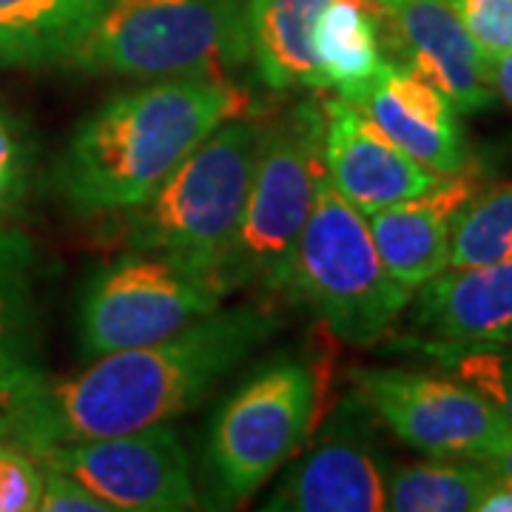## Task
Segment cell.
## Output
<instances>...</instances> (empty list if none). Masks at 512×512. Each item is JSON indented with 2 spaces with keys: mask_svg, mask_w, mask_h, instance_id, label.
Listing matches in <instances>:
<instances>
[{
  "mask_svg": "<svg viewBox=\"0 0 512 512\" xmlns=\"http://www.w3.org/2000/svg\"><path fill=\"white\" fill-rule=\"evenodd\" d=\"M268 302L220 308L177 336L111 350L69 376H35L3 399L0 433L32 450L168 424L279 330Z\"/></svg>",
  "mask_w": 512,
  "mask_h": 512,
  "instance_id": "cell-1",
  "label": "cell"
},
{
  "mask_svg": "<svg viewBox=\"0 0 512 512\" xmlns=\"http://www.w3.org/2000/svg\"><path fill=\"white\" fill-rule=\"evenodd\" d=\"M254 106L234 77H163L111 94L72 131L57 160V191L83 220L128 211L214 128Z\"/></svg>",
  "mask_w": 512,
  "mask_h": 512,
  "instance_id": "cell-2",
  "label": "cell"
},
{
  "mask_svg": "<svg viewBox=\"0 0 512 512\" xmlns=\"http://www.w3.org/2000/svg\"><path fill=\"white\" fill-rule=\"evenodd\" d=\"M262 143V117L217 126L140 205L100 217V239L117 251L174 256L220 279ZM222 282V279H220Z\"/></svg>",
  "mask_w": 512,
  "mask_h": 512,
  "instance_id": "cell-3",
  "label": "cell"
},
{
  "mask_svg": "<svg viewBox=\"0 0 512 512\" xmlns=\"http://www.w3.org/2000/svg\"><path fill=\"white\" fill-rule=\"evenodd\" d=\"M279 296L311 311L330 336L353 348L382 342L413 302V291L384 268L367 217L333 188L328 174L296 237Z\"/></svg>",
  "mask_w": 512,
  "mask_h": 512,
  "instance_id": "cell-4",
  "label": "cell"
},
{
  "mask_svg": "<svg viewBox=\"0 0 512 512\" xmlns=\"http://www.w3.org/2000/svg\"><path fill=\"white\" fill-rule=\"evenodd\" d=\"M251 63L245 0H111L63 69L92 77H231Z\"/></svg>",
  "mask_w": 512,
  "mask_h": 512,
  "instance_id": "cell-5",
  "label": "cell"
},
{
  "mask_svg": "<svg viewBox=\"0 0 512 512\" xmlns=\"http://www.w3.org/2000/svg\"><path fill=\"white\" fill-rule=\"evenodd\" d=\"M325 174V109L319 97H305L262 120L251 188L220 268L225 291L279 296L296 237Z\"/></svg>",
  "mask_w": 512,
  "mask_h": 512,
  "instance_id": "cell-6",
  "label": "cell"
},
{
  "mask_svg": "<svg viewBox=\"0 0 512 512\" xmlns=\"http://www.w3.org/2000/svg\"><path fill=\"white\" fill-rule=\"evenodd\" d=\"M322 379L302 356L259 367L222 404L208 433V473L222 504H239L285 467L319 424Z\"/></svg>",
  "mask_w": 512,
  "mask_h": 512,
  "instance_id": "cell-7",
  "label": "cell"
},
{
  "mask_svg": "<svg viewBox=\"0 0 512 512\" xmlns=\"http://www.w3.org/2000/svg\"><path fill=\"white\" fill-rule=\"evenodd\" d=\"M214 274L151 251H120L97 268L80 296V353L94 359L177 336L225 302Z\"/></svg>",
  "mask_w": 512,
  "mask_h": 512,
  "instance_id": "cell-8",
  "label": "cell"
},
{
  "mask_svg": "<svg viewBox=\"0 0 512 512\" xmlns=\"http://www.w3.org/2000/svg\"><path fill=\"white\" fill-rule=\"evenodd\" d=\"M348 376L370 416L427 456L478 461L510 430L493 404L447 373L353 367Z\"/></svg>",
  "mask_w": 512,
  "mask_h": 512,
  "instance_id": "cell-9",
  "label": "cell"
},
{
  "mask_svg": "<svg viewBox=\"0 0 512 512\" xmlns=\"http://www.w3.org/2000/svg\"><path fill=\"white\" fill-rule=\"evenodd\" d=\"M29 453L43 467L77 478L103 498L111 512H180L197 507L188 450L171 421L123 436L43 444Z\"/></svg>",
  "mask_w": 512,
  "mask_h": 512,
  "instance_id": "cell-10",
  "label": "cell"
},
{
  "mask_svg": "<svg viewBox=\"0 0 512 512\" xmlns=\"http://www.w3.org/2000/svg\"><path fill=\"white\" fill-rule=\"evenodd\" d=\"M384 476L373 453L370 410L350 390L322 436L285 473L262 510L379 512L384 510Z\"/></svg>",
  "mask_w": 512,
  "mask_h": 512,
  "instance_id": "cell-11",
  "label": "cell"
},
{
  "mask_svg": "<svg viewBox=\"0 0 512 512\" xmlns=\"http://www.w3.org/2000/svg\"><path fill=\"white\" fill-rule=\"evenodd\" d=\"M325 109V171L345 200L373 214L419 197L441 174L404 154L365 111L342 97L322 100Z\"/></svg>",
  "mask_w": 512,
  "mask_h": 512,
  "instance_id": "cell-12",
  "label": "cell"
},
{
  "mask_svg": "<svg viewBox=\"0 0 512 512\" xmlns=\"http://www.w3.org/2000/svg\"><path fill=\"white\" fill-rule=\"evenodd\" d=\"M384 15L387 46L402 63L424 74L453 100L458 111H481L495 103L484 55L464 29L453 0H376Z\"/></svg>",
  "mask_w": 512,
  "mask_h": 512,
  "instance_id": "cell-13",
  "label": "cell"
},
{
  "mask_svg": "<svg viewBox=\"0 0 512 512\" xmlns=\"http://www.w3.org/2000/svg\"><path fill=\"white\" fill-rule=\"evenodd\" d=\"M484 188L473 160L461 171L441 174L419 197L367 214V228L384 268L416 291L450 262V234L458 211Z\"/></svg>",
  "mask_w": 512,
  "mask_h": 512,
  "instance_id": "cell-14",
  "label": "cell"
},
{
  "mask_svg": "<svg viewBox=\"0 0 512 512\" xmlns=\"http://www.w3.org/2000/svg\"><path fill=\"white\" fill-rule=\"evenodd\" d=\"M384 134L436 174H453L470 163V146L453 100L407 63L384 60L359 103Z\"/></svg>",
  "mask_w": 512,
  "mask_h": 512,
  "instance_id": "cell-15",
  "label": "cell"
},
{
  "mask_svg": "<svg viewBox=\"0 0 512 512\" xmlns=\"http://www.w3.org/2000/svg\"><path fill=\"white\" fill-rule=\"evenodd\" d=\"M413 330L424 345L512 342V259L444 268L421 285Z\"/></svg>",
  "mask_w": 512,
  "mask_h": 512,
  "instance_id": "cell-16",
  "label": "cell"
},
{
  "mask_svg": "<svg viewBox=\"0 0 512 512\" xmlns=\"http://www.w3.org/2000/svg\"><path fill=\"white\" fill-rule=\"evenodd\" d=\"M311 46L319 92H333L342 100L359 103L387 60V32L379 3L328 0L313 20Z\"/></svg>",
  "mask_w": 512,
  "mask_h": 512,
  "instance_id": "cell-17",
  "label": "cell"
},
{
  "mask_svg": "<svg viewBox=\"0 0 512 512\" xmlns=\"http://www.w3.org/2000/svg\"><path fill=\"white\" fill-rule=\"evenodd\" d=\"M111 0H0V63L66 66Z\"/></svg>",
  "mask_w": 512,
  "mask_h": 512,
  "instance_id": "cell-18",
  "label": "cell"
},
{
  "mask_svg": "<svg viewBox=\"0 0 512 512\" xmlns=\"http://www.w3.org/2000/svg\"><path fill=\"white\" fill-rule=\"evenodd\" d=\"M251 29V63L274 92L316 89L313 20L328 0H245Z\"/></svg>",
  "mask_w": 512,
  "mask_h": 512,
  "instance_id": "cell-19",
  "label": "cell"
},
{
  "mask_svg": "<svg viewBox=\"0 0 512 512\" xmlns=\"http://www.w3.org/2000/svg\"><path fill=\"white\" fill-rule=\"evenodd\" d=\"M32 242L0 228V402L40 376Z\"/></svg>",
  "mask_w": 512,
  "mask_h": 512,
  "instance_id": "cell-20",
  "label": "cell"
},
{
  "mask_svg": "<svg viewBox=\"0 0 512 512\" xmlns=\"http://www.w3.org/2000/svg\"><path fill=\"white\" fill-rule=\"evenodd\" d=\"M493 473L470 458L402 464L384 476V510L473 512Z\"/></svg>",
  "mask_w": 512,
  "mask_h": 512,
  "instance_id": "cell-21",
  "label": "cell"
},
{
  "mask_svg": "<svg viewBox=\"0 0 512 512\" xmlns=\"http://www.w3.org/2000/svg\"><path fill=\"white\" fill-rule=\"evenodd\" d=\"M512 259V183L481 188L458 211L447 268H473Z\"/></svg>",
  "mask_w": 512,
  "mask_h": 512,
  "instance_id": "cell-22",
  "label": "cell"
},
{
  "mask_svg": "<svg viewBox=\"0 0 512 512\" xmlns=\"http://www.w3.org/2000/svg\"><path fill=\"white\" fill-rule=\"evenodd\" d=\"M441 373L484 396L512 427V342L427 345Z\"/></svg>",
  "mask_w": 512,
  "mask_h": 512,
  "instance_id": "cell-23",
  "label": "cell"
},
{
  "mask_svg": "<svg viewBox=\"0 0 512 512\" xmlns=\"http://www.w3.org/2000/svg\"><path fill=\"white\" fill-rule=\"evenodd\" d=\"M43 493V467L26 447L0 441V512H32Z\"/></svg>",
  "mask_w": 512,
  "mask_h": 512,
  "instance_id": "cell-24",
  "label": "cell"
},
{
  "mask_svg": "<svg viewBox=\"0 0 512 512\" xmlns=\"http://www.w3.org/2000/svg\"><path fill=\"white\" fill-rule=\"evenodd\" d=\"M481 55L512 52V0H453Z\"/></svg>",
  "mask_w": 512,
  "mask_h": 512,
  "instance_id": "cell-25",
  "label": "cell"
},
{
  "mask_svg": "<svg viewBox=\"0 0 512 512\" xmlns=\"http://www.w3.org/2000/svg\"><path fill=\"white\" fill-rule=\"evenodd\" d=\"M32 168V148L23 128L0 111V211L23 194Z\"/></svg>",
  "mask_w": 512,
  "mask_h": 512,
  "instance_id": "cell-26",
  "label": "cell"
},
{
  "mask_svg": "<svg viewBox=\"0 0 512 512\" xmlns=\"http://www.w3.org/2000/svg\"><path fill=\"white\" fill-rule=\"evenodd\" d=\"M43 467V464H40ZM37 510L43 512H111V507L97 495L83 487L77 478L66 476L60 470L43 467V493Z\"/></svg>",
  "mask_w": 512,
  "mask_h": 512,
  "instance_id": "cell-27",
  "label": "cell"
},
{
  "mask_svg": "<svg viewBox=\"0 0 512 512\" xmlns=\"http://www.w3.org/2000/svg\"><path fill=\"white\" fill-rule=\"evenodd\" d=\"M484 72H487V83L512 109V52L504 55H484Z\"/></svg>",
  "mask_w": 512,
  "mask_h": 512,
  "instance_id": "cell-28",
  "label": "cell"
},
{
  "mask_svg": "<svg viewBox=\"0 0 512 512\" xmlns=\"http://www.w3.org/2000/svg\"><path fill=\"white\" fill-rule=\"evenodd\" d=\"M493 476L504 478L512 484V427L504 433V439L495 444L493 450H487L484 456L478 458Z\"/></svg>",
  "mask_w": 512,
  "mask_h": 512,
  "instance_id": "cell-29",
  "label": "cell"
},
{
  "mask_svg": "<svg viewBox=\"0 0 512 512\" xmlns=\"http://www.w3.org/2000/svg\"><path fill=\"white\" fill-rule=\"evenodd\" d=\"M476 512H512V484L495 476L490 487L481 493Z\"/></svg>",
  "mask_w": 512,
  "mask_h": 512,
  "instance_id": "cell-30",
  "label": "cell"
}]
</instances>
